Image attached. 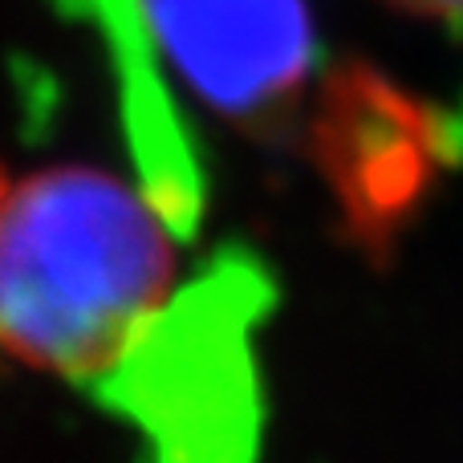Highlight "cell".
I'll return each instance as SVG.
<instances>
[{"mask_svg": "<svg viewBox=\"0 0 463 463\" xmlns=\"http://www.w3.org/2000/svg\"><path fill=\"white\" fill-rule=\"evenodd\" d=\"M179 232L102 167L37 171L0 195V354L102 386L175 305Z\"/></svg>", "mask_w": 463, "mask_h": 463, "instance_id": "cell-1", "label": "cell"}, {"mask_svg": "<svg viewBox=\"0 0 463 463\" xmlns=\"http://www.w3.org/2000/svg\"><path fill=\"white\" fill-rule=\"evenodd\" d=\"M252 293H179L106 391L146 431L159 463H252L256 378L248 354Z\"/></svg>", "mask_w": 463, "mask_h": 463, "instance_id": "cell-2", "label": "cell"}, {"mask_svg": "<svg viewBox=\"0 0 463 463\" xmlns=\"http://www.w3.org/2000/svg\"><path fill=\"white\" fill-rule=\"evenodd\" d=\"M175 78L232 122H264L309 90V0H135Z\"/></svg>", "mask_w": 463, "mask_h": 463, "instance_id": "cell-3", "label": "cell"}, {"mask_svg": "<svg viewBox=\"0 0 463 463\" xmlns=\"http://www.w3.org/2000/svg\"><path fill=\"white\" fill-rule=\"evenodd\" d=\"M435 114L366 65L326 78L309 122V151L345 224L362 240H391L443 167Z\"/></svg>", "mask_w": 463, "mask_h": 463, "instance_id": "cell-4", "label": "cell"}, {"mask_svg": "<svg viewBox=\"0 0 463 463\" xmlns=\"http://www.w3.org/2000/svg\"><path fill=\"white\" fill-rule=\"evenodd\" d=\"M394 13L419 16V21H435V24H456L463 29V0H383Z\"/></svg>", "mask_w": 463, "mask_h": 463, "instance_id": "cell-5", "label": "cell"}, {"mask_svg": "<svg viewBox=\"0 0 463 463\" xmlns=\"http://www.w3.org/2000/svg\"><path fill=\"white\" fill-rule=\"evenodd\" d=\"M0 195H5V184H0Z\"/></svg>", "mask_w": 463, "mask_h": 463, "instance_id": "cell-6", "label": "cell"}]
</instances>
